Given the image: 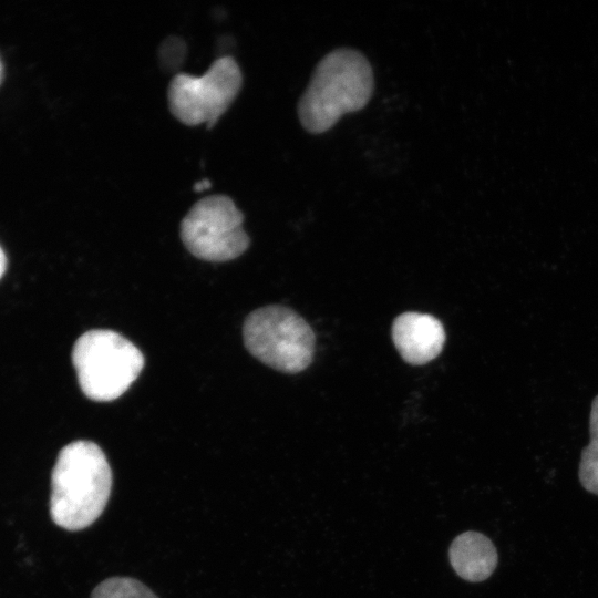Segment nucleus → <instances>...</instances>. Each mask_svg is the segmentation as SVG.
I'll use <instances>...</instances> for the list:
<instances>
[{
  "mask_svg": "<svg viewBox=\"0 0 598 598\" xmlns=\"http://www.w3.org/2000/svg\"><path fill=\"white\" fill-rule=\"evenodd\" d=\"M247 350L268 367L298 373L312 361L315 334L293 310L278 305L250 312L243 328Z\"/></svg>",
  "mask_w": 598,
  "mask_h": 598,
  "instance_id": "obj_4",
  "label": "nucleus"
},
{
  "mask_svg": "<svg viewBox=\"0 0 598 598\" xmlns=\"http://www.w3.org/2000/svg\"><path fill=\"white\" fill-rule=\"evenodd\" d=\"M244 215L225 195H212L196 202L181 223V238L187 250L206 261H228L249 246Z\"/></svg>",
  "mask_w": 598,
  "mask_h": 598,
  "instance_id": "obj_6",
  "label": "nucleus"
},
{
  "mask_svg": "<svg viewBox=\"0 0 598 598\" xmlns=\"http://www.w3.org/2000/svg\"><path fill=\"white\" fill-rule=\"evenodd\" d=\"M373 90L367 58L353 49H336L319 61L299 100L300 123L310 133H323L342 115L363 109Z\"/></svg>",
  "mask_w": 598,
  "mask_h": 598,
  "instance_id": "obj_2",
  "label": "nucleus"
},
{
  "mask_svg": "<svg viewBox=\"0 0 598 598\" xmlns=\"http://www.w3.org/2000/svg\"><path fill=\"white\" fill-rule=\"evenodd\" d=\"M91 598H158L148 587L133 578L114 577L95 587Z\"/></svg>",
  "mask_w": 598,
  "mask_h": 598,
  "instance_id": "obj_10",
  "label": "nucleus"
},
{
  "mask_svg": "<svg viewBox=\"0 0 598 598\" xmlns=\"http://www.w3.org/2000/svg\"><path fill=\"white\" fill-rule=\"evenodd\" d=\"M448 555L457 575L473 582L487 579L498 561L497 550L492 540L473 530L458 535L453 540Z\"/></svg>",
  "mask_w": 598,
  "mask_h": 598,
  "instance_id": "obj_8",
  "label": "nucleus"
},
{
  "mask_svg": "<svg viewBox=\"0 0 598 598\" xmlns=\"http://www.w3.org/2000/svg\"><path fill=\"white\" fill-rule=\"evenodd\" d=\"M589 435V443L580 454L578 477L587 492L598 496V394L590 406Z\"/></svg>",
  "mask_w": 598,
  "mask_h": 598,
  "instance_id": "obj_9",
  "label": "nucleus"
},
{
  "mask_svg": "<svg viewBox=\"0 0 598 598\" xmlns=\"http://www.w3.org/2000/svg\"><path fill=\"white\" fill-rule=\"evenodd\" d=\"M7 268V257L3 249L0 246V279L3 276Z\"/></svg>",
  "mask_w": 598,
  "mask_h": 598,
  "instance_id": "obj_11",
  "label": "nucleus"
},
{
  "mask_svg": "<svg viewBox=\"0 0 598 598\" xmlns=\"http://www.w3.org/2000/svg\"><path fill=\"white\" fill-rule=\"evenodd\" d=\"M243 85L236 60L220 56L200 76L177 73L173 76L167 100L172 114L183 124L212 127L228 110Z\"/></svg>",
  "mask_w": 598,
  "mask_h": 598,
  "instance_id": "obj_5",
  "label": "nucleus"
},
{
  "mask_svg": "<svg viewBox=\"0 0 598 598\" xmlns=\"http://www.w3.org/2000/svg\"><path fill=\"white\" fill-rule=\"evenodd\" d=\"M2 72H3V68H2V62H1V59H0V82H1V79H2Z\"/></svg>",
  "mask_w": 598,
  "mask_h": 598,
  "instance_id": "obj_13",
  "label": "nucleus"
},
{
  "mask_svg": "<svg viewBox=\"0 0 598 598\" xmlns=\"http://www.w3.org/2000/svg\"><path fill=\"white\" fill-rule=\"evenodd\" d=\"M72 362L82 392L91 400L120 398L137 379L143 367L141 350L112 330H90L79 337Z\"/></svg>",
  "mask_w": 598,
  "mask_h": 598,
  "instance_id": "obj_3",
  "label": "nucleus"
},
{
  "mask_svg": "<svg viewBox=\"0 0 598 598\" xmlns=\"http://www.w3.org/2000/svg\"><path fill=\"white\" fill-rule=\"evenodd\" d=\"M111 487V467L100 446L71 442L60 451L51 475L52 520L68 530L86 528L104 511Z\"/></svg>",
  "mask_w": 598,
  "mask_h": 598,
  "instance_id": "obj_1",
  "label": "nucleus"
},
{
  "mask_svg": "<svg viewBox=\"0 0 598 598\" xmlns=\"http://www.w3.org/2000/svg\"><path fill=\"white\" fill-rule=\"evenodd\" d=\"M392 340L402 359L413 365L435 359L445 343L442 322L420 312H404L392 324Z\"/></svg>",
  "mask_w": 598,
  "mask_h": 598,
  "instance_id": "obj_7",
  "label": "nucleus"
},
{
  "mask_svg": "<svg viewBox=\"0 0 598 598\" xmlns=\"http://www.w3.org/2000/svg\"><path fill=\"white\" fill-rule=\"evenodd\" d=\"M209 185H210V183H209L207 179H204V181H200V182H198L197 184H195V187H194V188H195V190H197V192H202V190L208 188Z\"/></svg>",
  "mask_w": 598,
  "mask_h": 598,
  "instance_id": "obj_12",
  "label": "nucleus"
}]
</instances>
